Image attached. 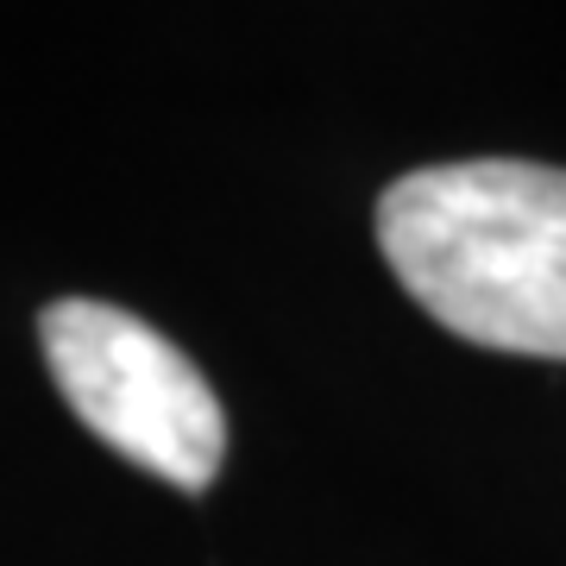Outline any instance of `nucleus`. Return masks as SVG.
<instances>
[{
	"label": "nucleus",
	"mask_w": 566,
	"mask_h": 566,
	"mask_svg": "<svg viewBox=\"0 0 566 566\" xmlns=\"http://www.w3.org/2000/svg\"><path fill=\"white\" fill-rule=\"evenodd\" d=\"M378 245L447 334L566 359V170L523 158L409 170L378 202Z\"/></svg>",
	"instance_id": "f257e3e1"
},
{
	"label": "nucleus",
	"mask_w": 566,
	"mask_h": 566,
	"mask_svg": "<svg viewBox=\"0 0 566 566\" xmlns=\"http://www.w3.org/2000/svg\"><path fill=\"white\" fill-rule=\"evenodd\" d=\"M44 365L82 428L151 479L202 491L227 460V416L177 340L114 303L63 296L39 315Z\"/></svg>",
	"instance_id": "f03ea898"
}]
</instances>
